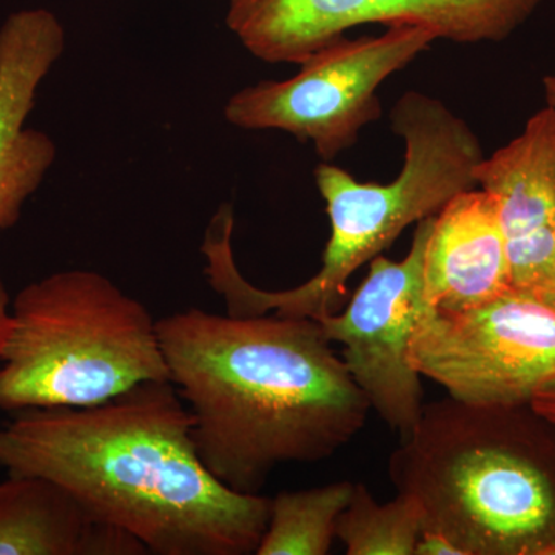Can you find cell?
<instances>
[{
    "instance_id": "3957f363",
    "label": "cell",
    "mask_w": 555,
    "mask_h": 555,
    "mask_svg": "<svg viewBox=\"0 0 555 555\" xmlns=\"http://www.w3.org/2000/svg\"><path fill=\"white\" fill-rule=\"evenodd\" d=\"M390 126L404 144L400 175L389 184L357 181L349 171L323 163L315 169L326 203L331 238L321 268L306 283L266 291L244 278L233 255L232 206L219 207L204 235L208 284L224 298L229 315L320 320L341 312L347 283L358 269L392 246L408 225L437 215L463 190L477 188L476 167L485 158L473 129L444 102L406 91L390 109Z\"/></svg>"
},
{
    "instance_id": "30bf717a",
    "label": "cell",
    "mask_w": 555,
    "mask_h": 555,
    "mask_svg": "<svg viewBox=\"0 0 555 555\" xmlns=\"http://www.w3.org/2000/svg\"><path fill=\"white\" fill-rule=\"evenodd\" d=\"M64 49V27L49 10L20 11L0 27V232L20 221L56 159L53 139L25 122Z\"/></svg>"
},
{
    "instance_id": "8fae6325",
    "label": "cell",
    "mask_w": 555,
    "mask_h": 555,
    "mask_svg": "<svg viewBox=\"0 0 555 555\" xmlns=\"http://www.w3.org/2000/svg\"><path fill=\"white\" fill-rule=\"evenodd\" d=\"M477 188L494 198L513 287L528 291L555 270V112L546 107L513 141L476 167Z\"/></svg>"
},
{
    "instance_id": "8992f818",
    "label": "cell",
    "mask_w": 555,
    "mask_h": 555,
    "mask_svg": "<svg viewBox=\"0 0 555 555\" xmlns=\"http://www.w3.org/2000/svg\"><path fill=\"white\" fill-rule=\"evenodd\" d=\"M436 40L414 25H389L378 36H341L313 51L291 79L262 80L233 94L225 119L238 129L280 130L312 142L328 163L382 116L378 87Z\"/></svg>"
},
{
    "instance_id": "4fadbf2b",
    "label": "cell",
    "mask_w": 555,
    "mask_h": 555,
    "mask_svg": "<svg viewBox=\"0 0 555 555\" xmlns=\"http://www.w3.org/2000/svg\"><path fill=\"white\" fill-rule=\"evenodd\" d=\"M0 483V555H144L129 532L102 524L72 492L38 476Z\"/></svg>"
},
{
    "instance_id": "ba28073f",
    "label": "cell",
    "mask_w": 555,
    "mask_h": 555,
    "mask_svg": "<svg viewBox=\"0 0 555 555\" xmlns=\"http://www.w3.org/2000/svg\"><path fill=\"white\" fill-rule=\"evenodd\" d=\"M543 0H229V30L269 64H301L350 28L414 25L455 43L500 42Z\"/></svg>"
},
{
    "instance_id": "e0dca14e",
    "label": "cell",
    "mask_w": 555,
    "mask_h": 555,
    "mask_svg": "<svg viewBox=\"0 0 555 555\" xmlns=\"http://www.w3.org/2000/svg\"><path fill=\"white\" fill-rule=\"evenodd\" d=\"M531 408L555 422V375L539 387L532 397Z\"/></svg>"
},
{
    "instance_id": "277c9868",
    "label": "cell",
    "mask_w": 555,
    "mask_h": 555,
    "mask_svg": "<svg viewBox=\"0 0 555 555\" xmlns=\"http://www.w3.org/2000/svg\"><path fill=\"white\" fill-rule=\"evenodd\" d=\"M389 477L463 555H555V422L531 404H425Z\"/></svg>"
},
{
    "instance_id": "52a82bcc",
    "label": "cell",
    "mask_w": 555,
    "mask_h": 555,
    "mask_svg": "<svg viewBox=\"0 0 555 555\" xmlns=\"http://www.w3.org/2000/svg\"><path fill=\"white\" fill-rule=\"evenodd\" d=\"M409 358L420 377L434 379L460 403L531 404L555 375V310L517 288L463 312L425 302Z\"/></svg>"
},
{
    "instance_id": "7c38bea8",
    "label": "cell",
    "mask_w": 555,
    "mask_h": 555,
    "mask_svg": "<svg viewBox=\"0 0 555 555\" xmlns=\"http://www.w3.org/2000/svg\"><path fill=\"white\" fill-rule=\"evenodd\" d=\"M509 255L494 198L463 190L434 217L425 255V302L463 312L513 291Z\"/></svg>"
},
{
    "instance_id": "6da1fadb",
    "label": "cell",
    "mask_w": 555,
    "mask_h": 555,
    "mask_svg": "<svg viewBox=\"0 0 555 555\" xmlns=\"http://www.w3.org/2000/svg\"><path fill=\"white\" fill-rule=\"evenodd\" d=\"M0 466L56 481L149 554H255L268 529L269 496L233 491L207 469L170 379L96 406L17 411L0 426Z\"/></svg>"
},
{
    "instance_id": "5b68a950",
    "label": "cell",
    "mask_w": 555,
    "mask_h": 555,
    "mask_svg": "<svg viewBox=\"0 0 555 555\" xmlns=\"http://www.w3.org/2000/svg\"><path fill=\"white\" fill-rule=\"evenodd\" d=\"M0 409L89 408L167 382L158 321L94 270H64L20 291L0 353Z\"/></svg>"
},
{
    "instance_id": "5bb4252c",
    "label": "cell",
    "mask_w": 555,
    "mask_h": 555,
    "mask_svg": "<svg viewBox=\"0 0 555 555\" xmlns=\"http://www.w3.org/2000/svg\"><path fill=\"white\" fill-rule=\"evenodd\" d=\"M353 483L280 492L270 499L268 529L258 555H326L337 539V521L352 496Z\"/></svg>"
},
{
    "instance_id": "9a60e30c",
    "label": "cell",
    "mask_w": 555,
    "mask_h": 555,
    "mask_svg": "<svg viewBox=\"0 0 555 555\" xmlns=\"http://www.w3.org/2000/svg\"><path fill=\"white\" fill-rule=\"evenodd\" d=\"M423 529L425 514L415 496L398 492L379 505L366 485L353 483L337 521V539L347 555H415Z\"/></svg>"
},
{
    "instance_id": "d6986e66",
    "label": "cell",
    "mask_w": 555,
    "mask_h": 555,
    "mask_svg": "<svg viewBox=\"0 0 555 555\" xmlns=\"http://www.w3.org/2000/svg\"><path fill=\"white\" fill-rule=\"evenodd\" d=\"M10 295L7 292L5 284L0 278V353H2L3 345H5L7 335L10 331Z\"/></svg>"
},
{
    "instance_id": "7a4b0ae2",
    "label": "cell",
    "mask_w": 555,
    "mask_h": 555,
    "mask_svg": "<svg viewBox=\"0 0 555 555\" xmlns=\"http://www.w3.org/2000/svg\"><path fill=\"white\" fill-rule=\"evenodd\" d=\"M158 335L196 451L233 491L259 494L278 467L331 459L366 425L367 398L317 320L189 309Z\"/></svg>"
},
{
    "instance_id": "9c48e42d",
    "label": "cell",
    "mask_w": 555,
    "mask_h": 555,
    "mask_svg": "<svg viewBox=\"0 0 555 555\" xmlns=\"http://www.w3.org/2000/svg\"><path fill=\"white\" fill-rule=\"evenodd\" d=\"M434 217L416 222L406 257L372 259L367 276L341 312L318 320L328 341L343 346V361L369 406L401 438L414 429L425 408L409 347L425 306V255Z\"/></svg>"
},
{
    "instance_id": "ffe728a7",
    "label": "cell",
    "mask_w": 555,
    "mask_h": 555,
    "mask_svg": "<svg viewBox=\"0 0 555 555\" xmlns=\"http://www.w3.org/2000/svg\"><path fill=\"white\" fill-rule=\"evenodd\" d=\"M543 87H545L546 105L555 112V67L543 79Z\"/></svg>"
},
{
    "instance_id": "ac0fdd59",
    "label": "cell",
    "mask_w": 555,
    "mask_h": 555,
    "mask_svg": "<svg viewBox=\"0 0 555 555\" xmlns=\"http://www.w3.org/2000/svg\"><path fill=\"white\" fill-rule=\"evenodd\" d=\"M524 292L531 294L532 297L540 299V301L545 302V305L555 310V270L550 275L543 278L542 281H539L535 286Z\"/></svg>"
},
{
    "instance_id": "2e32d148",
    "label": "cell",
    "mask_w": 555,
    "mask_h": 555,
    "mask_svg": "<svg viewBox=\"0 0 555 555\" xmlns=\"http://www.w3.org/2000/svg\"><path fill=\"white\" fill-rule=\"evenodd\" d=\"M415 555H463L449 537L434 529H423L415 546Z\"/></svg>"
}]
</instances>
